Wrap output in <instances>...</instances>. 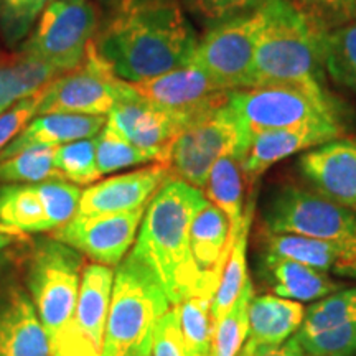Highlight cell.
<instances>
[{"label": "cell", "mask_w": 356, "mask_h": 356, "mask_svg": "<svg viewBox=\"0 0 356 356\" xmlns=\"http://www.w3.org/2000/svg\"><path fill=\"white\" fill-rule=\"evenodd\" d=\"M92 44L115 76L139 83L188 65L198 38L180 0H124Z\"/></svg>", "instance_id": "cell-1"}, {"label": "cell", "mask_w": 356, "mask_h": 356, "mask_svg": "<svg viewBox=\"0 0 356 356\" xmlns=\"http://www.w3.org/2000/svg\"><path fill=\"white\" fill-rule=\"evenodd\" d=\"M208 203L197 186L168 177L147 204L132 254L149 266L172 305L202 296L190 248L195 216Z\"/></svg>", "instance_id": "cell-2"}, {"label": "cell", "mask_w": 356, "mask_h": 356, "mask_svg": "<svg viewBox=\"0 0 356 356\" xmlns=\"http://www.w3.org/2000/svg\"><path fill=\"white\" fill-rule=\"evenodd\" d=\"M256 43L249 88L277 83H320L325 74L327 32L291 0H267Z\"/></svg>", "instance_id": "cell-3"}, {"label": "cell", "mask_w": 356, "mask_h": 356, "mask_svg": "<svg viewBox=\"0 0 356 356\" xmlns=\"http://www.w3.org/2000/svg\"><path fill=\"white\" fill-rule=\"evenodd\" d=\"M155 274L132 252L114 274L101 356H150L154 332L170 310Z\"/></svg>", "instance_id": "cell-4"}, {"label": "cell", "mask_w": 356, "mask_h": 356, "mask_svg": "<svg viewBox=\"0 0 356 356\" xmlns=\"http://www.w3.org/2000/svg\"><path fill=\"white\" fill-rule=\"evenodd\" d=\"M228 106L246 129L249 139L266 129L341 121L338 102L320 83H277L236 89L231 91Z\"/></svg>", "instance_id": "cell-5"}, {"label": "cell", "mask_w": 356, "mask_h": 356, "mask_svg": "<svg viewBox=\"0 0 356 356\" xmlns=\"http://www.w3.org/2000/svg\"><path fill=\"white\" fill-rule=\"evenodd\" d=\"M249 140L246 129L226 102L178 134L170 145L167 167L172 177L202 190L218 160L226 155L243 160Z\"/></svg>", "instance_id": "cell-6"}, {"label": "cell", "mask_w": 356, "mask_h": 356, "mask_svg": "<svg viewBox=\"0 0 356 356\" xmlns=\"http://www.w3.org/2000/svg\"><path fill=\"white\" fill-rule=\"evenodd\" d=\"M262 229L315 239L356 238V213L314 188L284 184L269 191L261 210Z\"/></svg>", "instance_id": "cell-7"}, {"label": "cell", "mask_w": 356, "mask_h": 356, "mask_svg": "<svg viewBox=\"0 0 356 356\" xmlns=\"http://www.w3.org/2000/svg\"><path fill=\"white\" fill-rule=\"evenodd\" d=\"M81 256L60 241L43 244L33 259L30 291L33 307L50 343L73 322L79 293Z\"/></svg>", "instance_id": "cell-8"}, {"label": "cell", "mask_w": 356, "mask_h": 356, "mask_svg": "<svg viewBox=\"0 0 356 356\" xmlns=\"http://www.w3.org/2000/svg\"><path fill=\"white\" fill-rule=\"evenodd\" d=\"M131 91L132 84L115 76L91 42L76 70L55 78L43 89L38 114L108 115Z\"/></svg>", "instance_id": "cell-9"}, {"label": "cell", "mask_w": 356, "mask_h": 356, "mask_svg": "<svg viewBox=\"0 0 356 356\" xmlns=\"http://www.w3.org/2000/svg\"><path fill=\"white\" fill-rule=\"evenodd\" d=\"M95 30L96 12L89 0H51L22 51L65 74L83 63Z\"/></svg>", "instance_id": "cell-10"}, {"label": "cell", "mask_w": 356, "mask_h": 356, "mask_svg": "<svg viewBox=\"0 0 356 356\" xmlns=\"http://www.w3.org/2000/svg\"><path fill=\"white\" fill-rule=\"evenodd\" d=\"M261 25L262 12L257 8L248 15L211 26L198 40L190 63L228 91L249 88Z\"/></svg>", "instance_id": "cell-11"}, {"label": "cell", "mask_w": 356, "mask_h": 356, "mask_svg": "<svg viewBox=\"0 0 356 356\" xmlns=\"http://www.w3.org/2000/svg\"><path fill=\"white\" fill-rule=\"evenodd\" d=\"M132 86L137 95L155 108L173 115L184 129L225 106L231 95V91L221 88L203 70L191 63L145 81L132 83Z\"/></svg>", "instance_id": "cell-12"}, {"label": "cell", "mask_w": 356, "mask_h": 356, "mask_svg": "<svg viewBox=\"0 0 356 356\" xmlns=\"http://www.w3.org/2000/svg\"><path fill=\"white\" fill-rule=\"evenodd\" d=\"M114 274L104 264L84 267L73 322L51 346V356H101Z\"/></svg>", "instance_id": "cell-13"}, {"label": "cell", "mask_w": 356, "mask_h": 356, "mask_svg": "<svg viewBox=\"0 0 356 356\" xmlns=\"http://www.w3.org/2000/svg\"><path fill=\"white\" fill-rule=\"evenodd\" d=\"M144 210L124 215H81L76 213L66 225L55 229L56 241L76 249L97 264H121L136 241Z\"/></svg>", "instance_id": "cell-14"}, {"label": "cell", "mask_w": 356, "mask_h": 356, "mask_svg": "<svg viewBox=\"0 0 356 356\" xmlns=\"http://www.w3.org/2000/svg\"><path fill=\"white\" fill-rule=\"evenodd\" d=\"M341 121H312L292 127L266 129L256 132L241 160L244 178L254 181L274 163L292 155L335 140L343 134Z\"/></svg>", "instance_id": "cell-15"}, {"label": "cell", "mask_w": 356, "mask_h": 356, "mask_svg": "<svg viewBox=\"0 0 356 356\" xmlns=\"http://www.w3.org/2000/svg\"><path fill=\"white\" fill-rule=\"evenodd\" d=\"M297 165L310 188L356 213V137L314 147Z\"/></svg>", "instance_id": "cell-16"}, {"label": "cell", "mask_w": 356, "mask_h": 356, "mask_svg": "<svg viewBox=\"0 0 356 356\" xmlns=\"http://www.w3.org/2000/svg\"><path fill=\"white\" fill-rule=\"evenodd\" d=\"M106 126L121 134L131 144L152 152L163 165H167L172 142L184 131V126L173 115L140 97L134 86L131 95L119 101L106 115Z\"/></svg>", "instance_id": "cell-17"}, {"label": "cell", "mask_w": 356, "mask_h": 356, "mask_svg": "<svg viewBox=\"0 0 356 356\" xmlns=\"http://www.w3.org/2000/svg\"><path fill=\"white\" fill-rule=\"evenodd\" d=\"M168 177L170 170L167 165L154 163L150 167L108 178L83 191L78 213L92 216L124 215L144 210Z\"/></svg>", "instance_id": "cell-18"}, {"label": "cell", "mask_w": 356, "mask_h": 356, "mask_svg": "<svg viewBox=\"0 0 356 356\" xmlns=\"http://www.w3.org/2000/svg\"><path fill=\"white\" fill-rule=\"evenodd\" d=\"M190 248L200 275L202 296L213 299L233 244L229 241L228 218L210 202L191 222Z\"/></svg>", "instance_id": "cell-19"}, {"label": "cell", "mask_w": 356, "mask_h": 356, "mask_svg": "<svg viewBox=\"0 0 356 356\" xmlns=\"http://www.w3.org/2000/svg\"><path fill=\"white\" fill-rule=\"evenodd\" d=\"M257 274L274 296L300 304L320 300L345 287L341 282L328 277L327 273L264 249L257 259Z\"/></svg>", "instance_id": "cell-20"}, {"label": "cell", "mask_w": 356, "mask_h": 356, "mask_svg": "<svg viewBox=\"0 0 356 356\" xmlns=\"http://www.w3.org/2000/svg\"><path fill=\"white\" fill-rule=\"evenodd\" d=\"M264 251L300 261L327 274L356 279V238L315 239L293 234L261 236Z\"/></svg>", "instance_id": "cell-21"}, {"label": "cell", "mask_w": 356, "mask_h": 356, "mask_svg": "<svg viewBox=\"0 0 356 356\" xmlns=\"http://www.w3.org/2000/svg\"><path fill=\"white\" fill-rule=\"evenodd\" d=\"M305 317L300 302L266 296L254 297L249 305V332L239 356H256L282 345L299 332Z\"/></svg>", "instance_id": "cell-22"}, {"label": "cell", "mask_w": 356, "mask_h": 356, "mask_svg": "<svg viewBox=\"0 0 356 356\" xmlns=\"http://www.w3.org/2000/svg\"><path fill=\"white\" fill-rule=\"evenodd\" d=\"M0 356H51V346L32 300L13 291L0 302Z\"/></svg>", "instance_id": "cell-23"}, {"label": "cell", "mask_w": 356, "mask_h": 356, "mask_svg": "<svg viewBox=\"0 0 356 356\" xmlns=\"http://www.w3.org/2000/svg\"><path fill=\"white\" fill-rule=\"evenodd\" d=\"M104 115L44 114L33 119L17 139L0 152V160L33 147H60L70 142L91 139L102 131Z\"/></svg>", "instance_id": "cell-24"}, {"label": "cell", "mask_w": 356, "mask_h": 356, "mask_svg": "<svg viewBox=\"0 0 356 356\" xmlns=\"http://www.w3.org/2000/svg\"><path fill=\"white\" fill-rule=\"evenodd\" d=\"M204 197L210 203L220 208L229 221V241L234 244L238 234L248 222H252L254 203H244V173L241 160L226 155L213 165L207 185Z\"/></svg>", "instance_id": "cell-25"}, {"label": "cell", "mask_w": 356, "mask_h": 356, "mask_svg": "<svg viewBox=\"0 0 356 356\" xmlns=\"http://www.w3.org/2000/svg\"><path fill=\"white\" fill-rule=\"evenodd\" d=\"M60 71L25 51L0 56V114L25 97L37 95Z\"/></svg>", "instance_id": "cell-26"}, {"label": "cell", "mask_w": 356, "mask_h": 356, "mask_svg": "<svg viewBox=\"0 0 356 356\" xmlns=\"http://www.w3.org/2000/svg\"><path fill=\"white\" fill-rule=\"evenodd\" d=\"M0 225L22 233L47 231V216L37 184H12L0 188Z\"/></svg>", "instance_id": "cell-27"}, {"label": "cell", "mask_w": 356, "mask_h": 356, "mask_svg": "<svg viewBox=\"0 0 356 356\" xmlns=\"http://www.w3.org/2000/svg\"><path fill=\"white\" fill-rule=\"evenodd\" d=\"M249 231H251V222L241 229L238 234L236 241L231 248L226 264L222 267L220 284L213 296L211 302V315L213 322L216 323L225 317L241 296L244 286L249 280L248 275V241H249Z\"/></svg>", "instance_id": "cell-28"}, {"label": "cell", "mask_w": 356, "mask_h": 356, "mask_svg": "<svg viewBox=\"0 0 356 356\" xmlns=\"http://www.w3.org/2000/svg\"><path fill=\"white\" fill-rule=\"evenodd\" d=\"M356 320V287L333 292L305 310L297 337H309L332 330Z\"/></svg>", "instance_id": "cell-29"}, {"label": "cell", "mask_w": 356, "mask_h": 356, "mask_svg": "<svg viewBox=\"0 0 356 356\" xmlns=\"http://www.w3.org/2000/svg\"><path fill=\"white\" fill-rule=\"evenodd\" d=\"M56 147H33L0 160V180L8 184H42L61 178L55 165Z\"/></svg>", "instance_id": "cell-30"}, {"label": "cell", "mask_w": 356, "mask_h": 356, "mask_svg": "<svg viewBox=\"0 0 356 356\" xmlns=\"http://www.w3.org/2000/svg\"><path fill=\"white\" fill-rule=\"evenodd\" d=\"M211 302L210 297L193 296L177 305L180 312L181 333L190 356H213L215 322L211 315Z\"/></svg>", "instance_id": "cell-31"}, {"label": "cell", "mask_w": 356, "mask_h": 356, "mask_svg": "<svg viewBox=\"0 0 356 356\" xmlns=\"http://www.w3.org/2000/svg\"><path fill=\"white\" fill-rule=\"evenodd\" d=\"M254 299V284L251 279L228 314L215 327L213 356H239L249 332V305Z\"/></svg>", "instance_id": "cell-32"}, {"label": "cell", "mask_w": 356, "mask_h": 356, "mask_svg": "<svg viewBox=\"0 0 356 356\" xmlns=\"http://www.w3.org/2000/svg\"><path fill=\"white\" fill-rule=\"evenodd\" d=\"M325 71L340 86L356 92V22L327 35Z\"/></svg>", "instance_id": "cell-33"}, {"label": "cell", "mask_w": 356, "mask_h": 356, "mask_svg": "<svg viewBox=\"0 0 356 356\" xmlns=\"http://www.w3.org/2000/svg\"><path fill=\"white\" fill-rule=\"evenodd\" d=\"M96 160L101 175L149 162L159 163V159L152 152L131 144L106 124L96 137Z\"/></svg>", "instance_id": "cell-34"}, {"label": "cell", "mask_w": 356, "mask_h": 356, "mask_svg": "<svg viewBox=\"0 0 356 356\" xmlns=\"http://www.w3.org/2000/svg\"><path fill=\"white\" fill-rule=\"evenodd\" d=\"M55 165L63 180L70 184H95L101 177L96 160V139L91 137L56 147Z\"/></svg>", "instance_id": "cell-35"}, {"label": "cell", "mask_w": 356, "mask_h": 356, "mask_svg": "<svg viewBox=\"0 0 356 356\" xmlns=\"http://www.w3.org/2000/svg\"><path fill=\"white\" fill-rule=\"evenodd\" d=\"M37 190L47 216V231L61 228L79 211L83 191L76 185L56 178L37 184Z\"/></svg>", "instance_id": "cell-36"}, {"label": "cell", "mask_w": 356, "mask_h": 356, "mask_svg": "<svg viewBox=\"0 0 356 356\" xmlns=\"http://www.w3.org/2000/svg\"><path fill=\"white\" fill-rule=\"evenodd\" d=\"M310 22L323 32L356 22V0H291Z\"/></svg>", "instance_id": "cell-37"}, {"label": "cell", "mask_w": 356, "mask_h": 356, "mask_svg": "<svg viewBox=\"0 0 356 356\" xmlns=\"http://www.w3.org/2000/svg\"><path fill=\"white\" fill-rule=\"evenodd\" d=\"M267 0H180L195 19L207 26H215L222 22L248 15L261 8Z\"/></svg>", "instance_id": "cell-38"}, {"label": "cell", "mask_w": 356, "mask_h": 356, "mask_svg": "<svg viewBox=\"0 0 356 356\" xmlns=\"http://www.w3.org/2000/svg\"><path fill=\"white\" fill-rule=\"evenodd\" d=\"M48 0H0V26L10 44L19 43L42 15Z\"/></svg>", "instance_id": "cell-39"}, {"label": "cell", "mask_w": 356, "mask_h": 356, "mask_svg": "<svg viewBox=\"0 0 356 356\" xmlns=\"http://www.w3.org/2000/svg\"><path fill=\"white\" fill-rule=\"evenodd\" d=\"M297 338L307 356H355L356 320L332 330Z\"/></svg>", "instance_id": "cell-40"}, {"label": "cell", "mask_w": 356, "mask_h": 356, "mask_svg": "<svg viewBox=\"0 0 356 356\" xmlns=\"http://www.w3.org/2000/svg\"><path fill=\"white\" fill-rule=\"evenodd\" d=\"M44 89V88H43ZM42 89V91H43ZM42 91L22 99L8 108L6 113L0 114V152L10 144L13 139L20 136L22 131L33 121L38 114L40 102H42Z\"/></svg>", "instance_id": "cell-41"}, {"label": "cell", "mask_w": 356, "mask_h": 356, "mask_svg": "<svg viewBox=\"0 0 356 356\" xmlns=\"http://www.w3.org/2000/svg\"><path fill=\"white\" fill-rule=\"evenodd\" d=\"M154 356H190L186 350L184 333L180 327V312L178 307L173 305L160 318L154 332V343H152Z\"/></svg>", "instance_id": "cell-42"}, {"label": "cell", "mask_w": 356, "mask_h": 356, "mask_svg": "<svg viewBox=\"0 0 356 356\" xmlns=\"http://www.w3.org/2000/svg\"><path fill=\"white\" fill-rule=\"evenodd\" d=\"M256 356H307V355L304 348H302L299 338L293 335L289 338L287 341H284L282 345L267 350L264 353H259Z\"/></svg>", "instance_id": "cell-43"}, {"label": "cell", "mask_w": 356, "mask_h": 356, "mask_svg": "<svg viewBox=\"0 0 356 356\" xmlns=\"http://www.w3.org/2000/svg\"><path fill=\"white\" fill-rule=\"evenodd\" d=\"M22 231L19 229H13V228H8L6 225H0V249L2 248H7L8 244L15 241L17 238H22Z\"/></svg>", "instance_id": "cell-44"}]
</instances>
